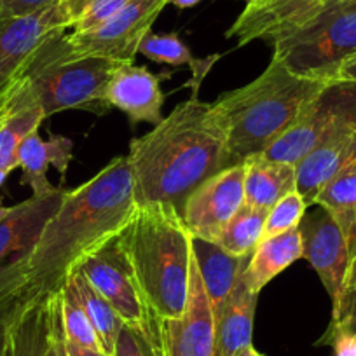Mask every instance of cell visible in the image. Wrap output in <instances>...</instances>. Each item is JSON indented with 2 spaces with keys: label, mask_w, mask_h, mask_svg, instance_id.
<instances>
[{
  "label": "cell",
  "mask_w": 356,
  "mask_h": 356,
  "mask_svg": "<svg viewBox=\"0 0 356 356\" xmlns=\"http://www.w3.org/2000/svg\"><path fill=\"white\" fill-rule=\"evenodd\" d=\"M267 211L243 204L225 225L217 245L234 257H250L262 241Z\"/></svg>",
  "instance_id": "484cf974"
},
{
  "label": "cell",
  "mask_w": 356,
  "mask_h": 356,
  "mask_svg": "<svg viewBox=\"0 0 356 356\" xmlns=\"http://www.w3.org/2000/svg\"><path fill=\"white\" fill-rule=\"evenodd\" d=\"M296 191V166L260 156L245 161V204L269 211Z\"/></svg>",
  "instance_id": "7402d4cb"
},
{
  "label": "cell",
  "mask_w": 356,
  "mask_h": 356,
  "mask_svg": "<svg viewBox=\"0 0 356 356\" xmlns=\"http://www.w3.org/2000/svg\"><path fill=\"white\" fill-rule=\"evenodd\" d=\"M8 211H9V207H2V204H0V218L4 217V215L8 213Z\"/></svg>",
  "instance_id": "b9f144b4"
},
{
  "label": "cell",
  "mask_w": 356,
  "mask_h": 356,
  "mask_svg": "<svg viewBox=\"0 0 356 356\" xmlns=\"http://www.w3.org/2000/svg\"><path fill=\"white\" fill-rule=\"evenodd\" d=\"M164 356H215V311L201 282L196 260H191L189 297L178 318L159 320Z\"/></svg>",
  "instance_id": "4fadbf2b"
},
{
  "label": "cell",
  "mask_w": 356,
  "mask_h": 356,
  "mask_svg": "<svg viewBox=\"0 0 356 356\" xmlns=\"http://www.w3.org/2000/svg\"><path fill=\"white\" fill-rule=\"evenodd\" d=\"M320 344H330L334 356H356V332H335Z\"/></svg>",
  "instance_id": "836d02e7"
},
{
  "label": "cell",
  "mask_w": 356,
  "mask_h": 356,
  "mask_svg": "<svg viewBox=\"0 0 356 356\" xmlns=\"http://www.w3.org/2000/svg\"><path fill=\"white\" fill-rule=\"evenodd\" d=\"M115 65L79 54L68 42V32H60L37 49L22 77L32 86L46 118L65 111L105 114L111 111L105 93Z\"/></svg>",
  "instance_id": "5b68a950"
},
{
  "label": "cell",
  "mask_w": 356,
  "mask_h": 356,
  "mask_svg": "<svg viewBox=\"0 0 356 356\" xmlns=\"http://www.w3.org/2000/svg\"><path fill=\"white\" fill-rule=\"evenodd\" d=\"M72 29L60 2L32 15L0 22V97L22 77L30 58L49 37Z\"/></svg>",
  "instance_id": "7c38bea8"
},
{
  "label": "cell",
  "mask_w": 356,
  "mask_h": 356,
  "mask_svg": "<svg viewBox=\"0 0 356 356\" xmlns=\"http://www.w3.org/2000/svg\"><path fill=\"white\" fill-rule=\"evenodd\" d=\"M105 98L108 107L124 112L133 124L150 122L157 126L163 121L164 95L159 77L145 67L135 63L115 65Z\"/></svg>",
  "instance_id": "e0dca14e"
},
{
  "label": "cell",
  "mask_w": 356,
  "mask_h": 356,
  "mask_svg": "<svg viewBox=\"0 0 356 356\" xmlns=\"http://www.w3.org/2000/svg\"><path fill=\"white\" fill-rule=\"evenodd\" d=\"M313 207H321L334 217L348 243L349 255L356 253V161L321 189Z\"/></svg>",
  "instance_id": "cb8c5ba5"
},
{
  "label": "cell",
  "mask_w": 356,
  "mask_h": 356,
  "mask_svg": "<svg viewBox=\"0 0 356 356\" xmlns=\"http://www.w3.org/2000/svg\"><path fill=\"white\" fill-rule=\"evenodd\" d=\"M330 82H351V84H356V53L353 56L346 58L335 68L330 77Z\"/></svg>",
  "instance_id": "e575fe53"
},
{
  "label": "cell",
  "mask_w": 356,
  "mask_h": 356,
  "mask_svg": "<svg viewBox=\"0 0 356 356\" xmlns=\"http://www.w3.org/2000/svg\"><path fill=\"white\" fill-rule=\"evenodd\" d=\"M72 19V32L86 33L98 29L121 11L129 0H58Z\"/></svg>",
  "instance_id": "f1b7e54d"
},
{
  "label": "cell",
  "mask_w": 356,
  "mask_h": 356,
  "mask_svg": "<svg viewBox=\"0 0 356 356\" xmlns=\"http://www.w3.org/2000/svg\"><path fill=\"white\" fill-rule=\"evenodd\" d=\"M46 119L39 98L26 79L19 77L9 88L0 119V171L11 173L18 168V149L26 136L39 131Z\"/></svg>",
  "instance_id": "ac0fdd59"
},
{
  "label": "cell",
  "mask_w": 356,
  "mask_h": 356,
  "mask_svg": "<svg viewBox=\"0 0 356 356\" xmlns=\"http://www.w3.org/2000/svg\"><path fill=\"white\" fill-rule=\"evenodd\" d=\"M201 0H170V4H173L178 9H189L194 8L196 4H200Z\"/></svg>",
  "instance_id": "74e56055"
},
{
  "label": "cell",
  "mask_w": 356,
  "mask_h": 356,
  "mask_svg": "<svg viewBox=\"0 0 356 356\" xmlns=\"http://www.w3.org/2000/svg\"><path fill=\"white\" fill-rule=\"evenodd\" d=\"M136 207L128 156L112 159L100 173L65 194L30 255L26 302L60 292L86 255L121 234Z\"/></svg>",
  "instance_id": "6da1fadb"
},
{
  "label": "cell",
  "mask_w": 356,
  "mask_h": 356,
  "mask_svg": "<svg viewBox=\"0 0 356 356\" xmlns=\"http://www.w3.org/2000/svg\"><path fill=\"white\" fill-rule=\"evenodd\" d=\"M334 2H356V0H334ZM334 2H332V4H334Z\"/></svg>",
  "instance_id": "7bdbcfd3"
},
{
  "label": "cell",
  "mask_w": 356,
  "mask_h": 356,
  "mask_svg": "<svg viewBox=\"0 0 356 356\" xmlns=\"http://www.w3.org/2000/svg\"><path fill=\"white\" fill-rule=\"evenodd\" d=\"M356 122V84L328 82L264 157L297 166L332 131Z\"/></svg>",
  "instance_id": "ba28073f"
},
{
  "label": "cell",
  "mask_w": 356,
  "mask_h": 356,
  "mask_svg": "<svg viewBox=\"0 0 356 356\" xmlns=\"http://www.w3.org/2000/svg\"><path fill=\"white\" fill-rule=\"evenodd\" d=\"M9 91V89H8ZM8 91H6L2 97H0V119H2V112H4V105H6V98H8Z\"/></svg>",
  "instance_id": "ab89813d"
},
{
  "label": "cell",
  "mask_w": 356,
  "mask_h": 356,
  "mask_svg": "<svg viewBox=\"0 0 356 356\" xmlns=\"http://www.w3.org/2000/svg\"><path fill=\"white\" fill-rule=\"evenodd\" d=\"M238 356H264V355H262V353L257 351V349L253 348V344H252V346H248V348L241 349V351L238 353Z\"/></svg>",
  "instance_id": "f35d334b"
},
{
  "label": "cell",
  "mask_w": 356,
  "mask_h": 356,
  "mask_svg": "<svg viewBox=\"0 0 356 356\" xmlns=\"http://www.w3.org/2000/svg\"><path fill=\"white\" fill-rule=\"evenodd\" d=\"M245 204V163L227 166L204 180L186 201L182 218L191 236L217 243L225 225Z\"/></svg>",
  "instance_id": "8fae6325"
},
{
  "label": "cell",
  "mask_w": 356,
  "mask_h": 356,
  "mask_svg": "<svg viewBox=\"0 0 356 356\" xmlns=\"http://www.w3.org/2000/svg\"><path fill=\"white\" fill-rule=\"evenodd\" d=\"M67 191L54 187L29 197L0 218V307L26 304V266L44 225L56 213Z\"/></svg>",
  "instance_id": "52a82bcc"
},
{
  "label": "cell",
  "mask_w": 356,
  "mask_h": 356,
  "mask_svg": "<svg viewBox=\"0 0 356 356\" xmlns=\"http://www.w3.org/2000/svg\"><path fill=\"white\" fill-rule=\"evenodd\" d=\"M138 54H143L149 60L157 63L173 65H193L196 58L189 51V47L182 42L177 33H154L149 32L140 44Z\"/></svg>",
  "instance_id": "f546056e"
},
{
  "label": "cell",
  "mask_w": 356,
  "mask_h": 356,
  "mask_svg": "<svg viewBox=\"0 0 356 356\" xmlns=\"http://www.w3.org/2000/svg\"><path fill=\"white\" fill-rule=\"evenodd\" d=\"M54 2L56 0H0V22L32 15Z\"/></svg>",
  "instance_id": "d6a6232c"
},
{
  "label": "cell",
  "mask_w": 356,
  "mask_h": 356,
  "mask_svg": "<svg viewBox=\"0 0 356 356\" xmlns=\"http://www.w3.org/2000/svg\"><path fill=\"white\" fill-rule=\"evenodd\" d=\"M243 2H245V6H246V4H252V2H257V0H243Z\"/></svg>",
  "instance_id": "ee69618b"
},
{
  "label": "cell",
  "mask_w": 356,
  "mask_h": 356,
  "mask_svg": "<svg viewBox=\"0 0 356 356\" xmlns=\"http://www.w3.org/2000/svg\"><path fill=\"white\" fill-rule=\"evenodd\" d=\"M306 201L302 200L297 191L286 194L285 197L278 201L271 210L267 211L266 225H264L262 239L271 238V236L282 234V232L290 231V229L299 227L300 220L304 218L307 210Z\"/></svg>",
  "instance_id": "1f68e13d"
},
{
  "label": "cell",
  "mask_w": 356,
  "mask_h": 356,
  "mask_svg": "<svg viewBox=\"0 0 356 356\" xmlns=\"http://www.w3.org/2000/svg\"><path fill=\"white\" fill-rule=\"evenodd\" d=\"M299 231L302 238V257L320 276L334 306L341 296L351 260L344 234L334 217L321 207L304 215Z\"/></svg>",
  "instance_id": "9a60e30c"
},
{
  "label": "cell",
  "mask_w": 356,
  "mask_h": 356,
  "mask_svg": "<svg viewBox=\"0 0 356 356\" xmlns=\"http://www.w3.org/2000/svg\"><path fill=\"white\" fill-rule=\"evenodd\" d=\"M273 49L293 74L330 82L335 68L356 53V2H334Z\"/></svg>",
  "instance_id": "8992f818"
},
{
  "label": "cell",
  "mask_w": 356,
  "mask_h": 356,
  "mask_svg": "<svg viewBox=\"0 0 356 356\" xmlns=\"http://www.w3.org/2000/svg\"><path fill=\"white\" fill-rule=\"evenodd\" d=\"M68 278L74 282L79 302H81L84 313L88 314L91 325H93L95 332H97L98 339L102 342V348L108 356H112L114 355L118 335L124 323L119 318V314L115 313L114 307L93 289V285L86 280V276L79 269H74Z\"/></svg>",
  "instance_id": "d4e9b609"
},
{
  "label": "cell",
  "mask_w": 356,
  "mask_h": 356,
  "mask_svg": "<svg viewBox=\"0 0 356 356\" xmlns=\"http://www.w3.org/2000/svg\"><path fill=\"white\" fill-rule=\"evenodd\" d=\"M112 356H164L159 320L152 316L140 327L122 325Z\"/></svg>",
  "instance_id": "83f0119b"
},
{
  "label": "cell",
  "mask_w": 356,
  "mask_h": 356,
  "mask_svg": "<svg viewBox=\"0 0 356 356\" xmlns=\"http://www.w3.org/2000/svg\"><path fill=\"white\" fill-rule=\"evenodd\" d=\"M328 82L293 74L273 56L266 70L213 104L227 133L225 168L266 152Z\"/></svg>",
  "instance_id": "277c9868"
},
{
  "label": "cell",
  "mask_w": 356,
  "mask_h": 356,
  "mask_svg": "<svg viewBox=\"0 0 356 356\" xmlns=\"http://www.w3.org/2000/svg\"><path fill=\"white\" fill-rule=\"evenodd\" d=\"M227 133L213 104L197 97L173 108L129 143L136 204H170L182 213L191 194L225 168Z\"/></svg>",
  "instance_id": "7a4b0ae2"
},
{
  "label": "cell",
  "mask_w": 356,
  "mask_h": 356,
  "mask_svg": "<svg viewBox=\"0 0 356 356\" xmlns=\"http://www.w3.org/2000/svg\"><path fill=\"white\" fill-rule=\"evenodd\" d=\"M16 316H18L16 311L0 307V356H6V351H8L9 328H11L13 321L16 320Z\"/></svg>",
  "instance_id": "d590c367"
},
{
  "label": "cell",
  "mask_w": 356,
  "mask_h": 356,
  "mask_svg": "<svg viewBox=\"0 0 356 356\" xmlns=\"http://www.w3.org/2000/svg\"><path fill=\"white\" fill-rule=\"evenodd\" d=\"M74 143L67 136H53L44 142L39 131L26 136L18 149V166L23 171V186L32 189V196H40L54 189L47 180V170L53 164L58 173H67L72 161Z\"/></svg>",
  "instance_id": "ffe728a7"
},
{
  "label": "cell",
  "mask_w": 356,
  "mask_h": 356,
  "mask_svg": "<svg viewBox=\"0 0 356 356\" xmlns=\"http://www.w3.org/2000/svg\"><path fill=\"white\" fill-rule=\"evenodd\" d=\"M193 253L204 290L213 311L224 302L234 289L239 276L246 271L250 257L229 255L217 243L193 238Z\"/></svg>",
  "instance_id": "44dd1931"
},
{
  "label": "cell",
  "mask_w": 356,
  "mask_h": 356,
  "mask_svg": "<svg viewBox=\"0 0 356 356\" xmlns=\"http://www.w3.org/2000/svg\"><path fill=\"white\" fill-rule=\"evenodd\" d=\"M257 299L259 293L250 289L243 273L227 299L215 309V356H238L241 349L252 346Z\"/></svg>",
  "instance_id": "d6986e66"
},
{
  "label": "cell",
  "mask_w": 356,
  "mask_h": 356,
  "mask_svg": "<svg viewBox=\"0 0 356 356\" xmlns=\"http://www.w3.org/2000/svg\"><path fill=\"white\" fill-rule=\"evenodd\" d=\"M356 161V122L342 126L321 140L296 166V191L307 207L332 178Z\"/></svg>",
  "instance_id": "2e32d148"
},
{
  "label": "cell",
  "mask_w": 356,
  "mask_h": 356,
  "mask_svg": "<svg viewBox=\"0 0 356 356\" xmlns=\"http://www.w3.org/2000/svg\"><path fill=\"white\" fill-rule=\"evenodd\" d=\"M67 341V339H65ZM67 353L68 356H108L102 351H95V349H88V348H81L77 344H72V342L67 341Z\"/></svg>",
  "instance_id": "8d00e7d4"
},
{
  "label": "cell",
  "mask_w": 356,
  "mask_h": 356,
  "mask_svg": "<svg viewBox=\"0 0 356 356\" xmlns=\"http://www.w3.org/2000/svg\"><path fill=\"white\" fill-rule=\"evenodd\" d=\"M58 297H60V316L65 339L68 342H72V344L81 346V348L105 353L93 325H91L88 314L84 313L81 302H79L74 282L70 278L61 286V290L58 292Z\"/></svg>",
  "instance_id": "4316f807"
},
{
  "label": "cell",
  "mask_w": 356,
  "mask_h": 356,
  "mask_svg": "<svg viewBox=\"0 0 356 356\" xmlns=\"http://www.w3.org/2000/svg\"><path fill=\"white\" fill-rule=\"evenodd\" d=\"M334 0H257L246 4L225 35L246 46L264 40L273 46L320 15Z\"/></svg>",
  "instance_id": "5bb4252c"
},
{
  "label": "cell",
  "mask_w": 356,
  "mask_h": 356,
  "mask_svg": "<svg viewBox=\"0 0 356 356\" xmlns=\"http://www.w3.org/2000/svg\"><path fill=\"white\" fill-rule=\"evenodd\" d=\"M9 173H6V171H0V186L6 182V178H8Z\"/></svg>",
  "instance_id": "60d3db41"
},
{
  "label": "cell",
  "mask_w": 356,
  "mask_h": 356,
  "mask_svg": "<svg viewBox=\"0 0 356 356\" xmlns=\"http://www.w3.org/2000/svg\"><path fill=\"white\" fill-rule=\"evenodd\" d=\"M299 259H302V238L299 227L264 238L250 257L245 271L246 283L253 292L260 293L267 283Z\"/></svg>",
  "instance_id": "603a6c76"
},
{
  "label": "cell",
  "mask_w": 356,
  "mask_h": 356,
  "mask_svg": "<svg viewBox=\"0 0 356 356\" xmlns=\"http://www.w3.org/2000/svg\"><path fill=\"white\" fill-rule=\"evenodd\" d=\"M170 0H129L108 22L86 33H68V42L79 54L133 63L140 44Z\"/></svg>",
  "instance_id": "9c48e42d"
},
{
  "label": "cell",
  "mask_w": 356,
  "mask_h": 356,
  "mask_svg": "<svg viewBox=\"0 0 356 356\" xmlns=\"http://www.w3.org/2000/svg\"><path fill=\"white\" fill-rule=\"evenodd\" d=\"M75 269L114 307L124 325L140 327L154 316L140 292L119 236L86 255Z\"/></svg>",
  "instance_id": "30bf717a"
},
{
  "label": "cell",
  "mask_w": 356,
  "mask_h": 356,
  "mask_svg": "<svg viewBox=\"0 0 356 356\" xmlns=\"http://www.w3.org/2000/svg\"><path fill=\"white\" fill-rule=\"evenodd\" d=\"M150 313L178 318L189 297L193 236L182 213L170 204H140L119 234Z\"/></svg>",
  "instance_id": "3957f363"
},
{
  "label": "cell",
  "mask_w": 356,
  "mask_h": 356,
  "mask_svg": "<svg viewBox=\"0 0 356 356\" xmlns=\"http://www.w3.org/2000/svg\"><path fill=\"white\" fill-rule=\"evenodd\" d=\"M356 332V253L349 260L344 285L337 302L332 306L330 327L325 332L321 341L334 335L335 332ZM320 341V342H321Z\"/></svg>",
  "instance_id": "4dcf8cb0"
}]
</instances>
